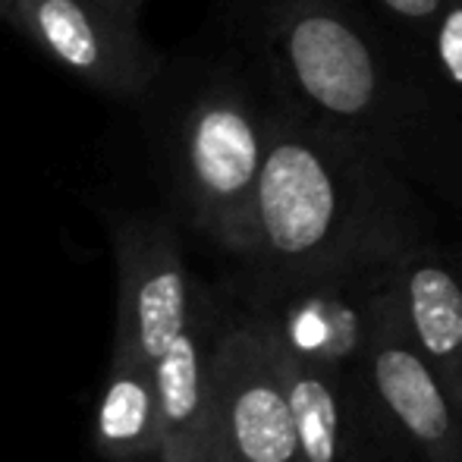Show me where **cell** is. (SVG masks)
Returning <instances> with one entry per match:
<instances>
[{
  "label": "cell",
  "mask_w": 462,
  "mask_h": 462,
  "mask_svg": "<svg viewBox=\"0 0 462 462\" xmlns=\"http://www.w3.org/2000/svg\"><path fill=\"white\" fill-rule=\"evenodd\" d=\"M233 48L290 107L462 214V107L356 0H220Z\"/></svg>",
  "instance_id": "6da1fadb"
},
{
  "label": "cell",
  "mask_w": 462,
  "mask_h": 462,
  "mask_svg": "<svg viewBox=\"0 0 462 462\" xmlns=\"http://www.w3.org/2000/svg\"><path fill=\"white\" fill-rule=\"evenodd\" d=\"M431 205L383 158L274 95L245 262L277 292L343 290L431 245Z\"/></svg>",
  "instance_id": "7a4b0ae2"
},
{
  "label": "cell",
  "mask_w": 462,
  "mask_h": 462,
  "mask_svg": "<svg viewBox=\"0 0 462 462\" xmlns=\"http://www.w3.org/2000/svg\"><path fill=\"white\" fill-rule=\"evenodd\" d=\"M271 95L243 51L189 63L154 120L167 186L186 220L214 245L249 258L255 192L271 135Z\"/></svg>",
  "instance_id": "3957f363"
},
{
  "label": "cell",
  "mask_w": 462,
  "mask_h": 462,
  "mask_svg": "<svg viewBox=\"0 0 462 462\" xmlns=\"http://www.w3.org/2000/svg\"><path fill=\"white\" fill-rule=\"evenodd\" d=\"M208 453L214 462H305L268 315L230 318L211 337Z\"/></svg>",
  "instance_id": "277c9868"
},
{
  "label": "cell",
  "mask_w": 462,
  "mask_h": 462,
  "mask_svg": "<svg viewBox=\"0 0 462 462\" xmlns=\"http://www.w3.org/2000/svg\"><path fill=\"white\" fill-rule=\"evenodd\" d=\"M4 23L110 97H145L164 73V57L139 29V10L120 0H6Z\"/></svg>",
  "instance_id": "5b68a950"
},
{
  "label": "cell",
  "mask_w": 462,
  "mask_h": 462,
  "mask_svg": "<svg viewBox=\"0 0 462 462\" xmlns=\"http://www.w3.org/2000/svg\"><path fill=\"white\" fill-rule=\"evenodd\" d=\"M371 393L425 462H462V402L400 321L383 271L362 280L356 311Z\"/></svg>",
  "instance_id": "8992f818"
},
{
  "label": "cell",
  "mask_w": 462,
  "mask_h": 462,
  "mask_svg": "<svg viewBox=\"0 0 462 462\" xmlns=\"http://www.w3.org/2000/svg\"><path fill=\"white\" fill-rule=\"evenodd\" d=\"M114 252L120 290L114 353L158 365L195 321L205 296L186 268L177 230L158 214H120L114 220Z\"/></svg>",
  "instance_id": "52a82bcc"
},
{
  "label": "cell",
  "mask_w": 462,
  "mask_h": 462,
  "mask_svg": "<svg viewBox=\"0 0 462 462\" xmlns=\"http://www.w3.org/2000/svg\"><path fill=\"white\" fill-rule=\"evenodd\" d=\"M383 280L406 334L462 402V271L431 243L400 258Z\"/></svg>",
  "instance_id": "ba28073f"
},
{
  "label": "cell",
  "mask_w": 462,
  "mask_h": 462,
  "mask_svg": "<svg viewBox=\"0 0 462 462\" xmlns=\"http://www.w3.org/2000/svg\"><path fill=\"white\" fill-rule=\"evenodd\" d=\"M214 328L211 305L201 302L195 321L158 359V459L192 462L208 450V359Z\"/></svg>",
  "instance_id": "9c48e42d"
},
{
  "label": "cell",
  "mask_w": 462,
  "mask_h": 462,
  "mask_svg": "<svg viewBox=\"0 0 462 462\" xmlns=\"http://www.w3.org/2000/svg\"><path fill=\"white\" fill-rule=\"evenodd\" d=\"M268 324L280 377L296 415L305 462H356L346 396L334 368L324 365L311 349L299 346L296 337L271 315Z\"/></svg>",
  "instance_id": "30bf717a"
},
{
  "label": "cell",
  "mask_w": 462,
  "mask_h": 462,
  "mask_svg": "<svg viewBox=\"0 0 462 462\" xmlns=\"http://www.w3.org/2000/svg\"><path fill=\"white\" fill-rule=\"evenodd\" d=\"M95 438L97 450L110 459L158 457V377L148 359L114 353Z\"/></svg>",
  "instance_id": "8fae6325"
},
{
  "label": "cell",
  "mask_w": 462,
  "mask_h": 462,
  "mask_svg": "<svg viewBox=\"0 0 462 462\" xmlns=\"http://www.w3.org/2000/svg\"><path fill=\"white\" fill-rule=\"evenodd\" d=\"M462 107V0H368Z\"/></svg>",
  "instance_id": "7c38bea8"
},
{
  "label": "cell",
  "mask_w": 462,
  "mask_h": 462,
  "mask_svg": "<svg viewBox=\"0 0 462 462\" xmlns=\"http://www.w3.org/2000/svg\"><path fill=\"white\" fill-rule=\"evenodd\" d=\"M192 462H214V459H211V453L205 450V453H199V457H195Z\"/></svg>",
  "instance_id": "4fadbf2b"
},
{
  "label": "cell",
  "mask_w": 462,
  "mask_h": 462,
  "mask_svg": "<svg viewBox=\"0 0 462 462\" xmlns=\"http://www.w3.org/2000/svg\"><path fill=\"white\" fill-rule=\"evenodd\" d=\"M120 4H129V6H135V10H142V0H120Z\"/></svg>",
  "instance_id": "5bb4252c"
},
{
  "label": "cell",
  "mask_w": 462,
  "mask_h": 462,
  "mask_svg": "<svg viewBox=\"0 0 462 462\" xmlns=\"http://www.w3.org/2000/svg\"><path fill=\"white\" fill-rule=\"evenodd\" d=\"M4 10H6V0H0V23H4Z\"/></svg>",
  "instance_id": "9a60e30c"
}]
</instances>
